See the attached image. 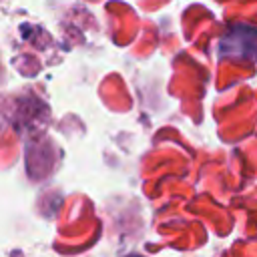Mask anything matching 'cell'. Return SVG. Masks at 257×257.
<instances>
[{"label":"cell","mask_w":257,"mask_h":257,"mask_svg":"<svg viewBox=\"0 0 257 257\" xmlns=\"http://www.w3.org/2000/svg\"><path fill=\"white\" fill-rule=\"evenodd\" d=\"M0 80H2V64H0Z\"/></svg>","instance_id":"1"}]
</instances>
